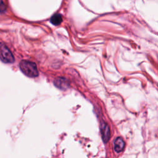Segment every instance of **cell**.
<instances>
[{"label":"cell","instance_id":"7","mask_svg":"<svg viewBox=\"0 0 158 158\" xmlns=\"http://www.w3.org/2000/svg\"><path fill=\"white\" fill-rule=\"evenodd\" d=\"M6 10V6L2 0H0V13H4Z\"/></svg>","mask_w":158,"mask_h":158},{"label":"cell","instance_id":"3","mask_svg":"<svg viewBox=\"0 0 158 158\" xmlns=\"http://www.w3.org/2000/svg\"><path fill=\"white\" fill-rule=\"evenodd\" d=\"M54 83L57 88L60 89H66L70 85L68 80L63 77L56 78L54 81Z\"/></svg>","mask_w":158,"mask_h":158},{"label":"cell","instance_id":"6","mask_svg":"<svg viewBox=\"0 0 158 158\" xmlns=\"http://www.w3.org/2000/svg\"><path fill=\"white\" fill-rule=\"evenodd\" d=\"M51 22L54 25H59L62 22V15L59 14H56L51 18Z\"/></svg>","mask_w":158,"mask_h":158},{"label":"cell","instance_id":"4","mask_svg":"<svg viewBox=\"0 0 158 158\" xmlns=\"http://www.w3.org/2000/svg\"><path fill=\"white\" fill-rule=\"evenodd\" d=\"M101 132L103 141L105 143H107L110 138V129L106 123H103L101 124Z\"/></svg>","mask_w":158,"mask_h":158},{"label":"cell","instance_id":"1","mask_svg":"<svg viewBox=\"0 0 158 158\" xmlns=\"http://www.w3.org/2000/svg\"><path fill=\"white\" fill-rule=\"evenodd\" d=\"M21 71L27 77H36L38 75V71L36 65L31 61L23 60L20 62Z\"/></svg>","mask_w":158,"mask_h":158},{"label":"cell","instance_id":"5","mask_svg":"<svg viewBox=\"0 0 158 158\" xmlns=\"http://www.w3.org/2000/svg\"><path fill=\"white\" fill-rule=\"evenodd\" d=\"M114 144L115 151L117 152H120L122 151L125 146V143L123 140L120 137H118L115 139Z\"/></svg>","mask_w":158,"mask_h":158},{"label":"cell","instance_id":"2","mask_svg":"<svg viewBox=\"0 0 158 158\" xmlns=\"http://www.w3.org/2000/svg\"><path fill=\"white\" fill-rule=\"evenodd\" d=\"M0 59L4 63L14 62V57L12 53L5 44L0 45Z\"/></svg>","mask_w":158,"mask_h":158}]
</instances>
